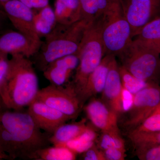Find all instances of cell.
Instances as JSON below:
<instances>
[{
    "instance_id": "8992f818",
    "label": "cell",
    "mask_w": 160,
    "mask_h": 160,
    "mask_svg": "<svg viewBox=\"0 0 160 160\" xmlns=\"http://www.w3.org/2000/svg\"><path fill=\"white\" fill-rule=\"evenodd\" d=\"M159 55L132 39L118 57L122 66L132 74L140 79L152 83L159 72Z\"/></svg>"
},
{
    "instance_id": "f546056e",
    "label": "cell",
    "mask_w": 160,
    "mask_h": 160,
    "mask_svg": "<svg viewBox=\"0 0 160 160\" xmlns=\"http://www.w3.org/2000/svg\"><path fill=\"white\" fill-rule=\"evenodd\" d=\"M102 151L106 160H123L126 157L125 149L110 147Z\"/></svg>"
},
{
    "instance_id": "d4e9b609",
    "label": "cell",
    "mask_w": 160,
    "mask_h": 160,
    "mask_svg": "<svg viewBox=\"0 0 160 160\" xmlns=\"http://www.w3.org/2000/svg\"><path fill=\"white\" fill-rule=\"evenodd\" d=\"M119 72L122 87L133 95L152 83L136 77L122 66H119Z\"/></svg>"
},
{
    "instance_id": "7c38bea8",
    "label": "cell",
    "mask_w": 160,
    "mask_h": 160,
    "mask_svg": "<svg viewBox=\"0 0 160 160\" xmlns=\"http://www.w3.org/2000/svg\"><path fill=\"white\" fill-rule=\"evenodd\" d=\"M42 42L30 39L19 32L8 30L0 35V52L8 55L22 54L30 58L38 51Z\"/></svg>"
},
{
    "instance_id": "8d00e7d4",
    "label": "cell",
    "mask_w": 160,
    "mask_h": 160,
    "mask_svg": "<svg viewBox=\"0 0 160 160\" xmlns=\"http://www.w3.org/2000/svg\"><path fill=\"white\" fill-rule=\"evenodd\" d=\"M0 153H4V152H3L1 151V150H0Z\"/></svg>"
},
{
    "instance_id": "2e32d148",
    "label": "cell",
    "mask_w": 160,
    "mask_h": 160,
    "mask_svg": "<svg viewBox=\"0 0 160 160\" xmlns=\"http://www.w3.org/2000/svg\"><path fill=\"white\" fill-rule=\"evenodd\" d=\"M113 55H106L101 63L89 75L87 82L79 97L82 106L89 98L102 92L105 86L109 66Z\"/></svg>"
},
{
    "instance_id": "484cf974",
    "label": "cell",
    "mask_w": 160,
    "mask_h": 160,
    "mask_svg": "<svg viewBox=\"0 0 160 160\" xmlns=\"http://www.w3.org/2000/svg\"><path fill=\"white\" fill-rule=\"evenodd\" d=\"M100 138V148L104 150L110 147L125 149V142L120 135V131L102 132Z\"/></svg>"
},
{
    "instance_id": "ba28073f",
    "label": "cell",
    "mask_w": 160,
    "mask_h": 160,
    "mask_svg": "<svg viewBox=\"0 0 160 160\" xmlns=\"http://www.w3.org/2000/svg\"><path fill=\"white\" fill-rule=\"evenodd\" d=\"M160 105L158 86L151 83L134 95L132 105L127 112L125 126L132 129L140 125Z\"/></svg>"
},
{
    "instance_id": "ffe728a7",
    "label": "cell",
    "mask_w": 160,
    "mask_h": 160,
    "mask_svg": "<svg viewBox=\"0 0 160 160\" xmlns=\"http://www.w3.org/2000/svg\"><path fill=\"white\" fill-rule=\"evenodd\" d=\"M32 9L36 31L42 39L49 34L56 25L54 10L49 4L40 9Z\"/></svg>"
},
{
    "instance_id": "e575fe53",
    "label": "cell",
    "mask_w": 160,
    "mask_h": 160,
    "mask_svg": "<svg viewBox=\"0 0 160 160\" xmlns=\"http://www.w3.org/2000/svg\"><path fill=\"white\" fill-rule=\"evenodd\" d=\"M3 159H10L9 156L6 153H0V160Z\"/></svg>"
},
{
    "instance_id": "52a82bcc",
    "label": "cell",
    "mask_w": 160,
    "mask_h": 160,
    "mask_svg": "<svg viewBox=\"0 0 160 160\" xmlns=\"http://www.w3.org/2000/svg\"><path fill=\"white\" fill-rule=\"evenodd\" d=\"M36 98L66 115L71 119L78 116L82 107L69 83L65 86L50 84L39 90Z\"/></svg>"
},
{
    "instance_id": "4fadbf2b",
    "label": "cell",
    "mask_w": 160,
    "mask_h": 160,
    "mask_svg": "<svg viewBox=\"0 0 160 160\" xmlns=\"http://www.w3.org/2000/svg\"><path fill=\"white\" fill-rule=\"evenodd\" d=\"M122 89L119 72V65L116 56H113L110 62L106 83L102 92V102L118 116L124 112L122 103Z\"/></svg>"
},
{
    "instance_id": "d6986e66",
    "label": "cell",
    "mask_w": 160,
    "mask_h": 160,
    "mask_svg": "<svg viewBox=\"0 0 160 160\" xmlns=\"http://www.w3.org/2000/svg\"><path fill=\"white\" fill-rule=\"evenodd\" d=\"M134 38L141 45L160 53V16L146 24Z\"/></svg>"
},
{
    "instance_id": "1f68e13d",
    "label": "cell",
    "mask_w": 160,
    "mask_h": 160,
    "mask_svg": "<svg viewBox=\"0 0 160 160\" xmlns=\"http://www.w3.org/2000/svg\"><path fill=\"white\" fill-rule=\"evenodd\" d=\"M134 95L132 94L129 91L123 87L122 91V103L124 112L128 111L131 107L133 102Z\"/></svg>"
},
{
    "instance_id": "d590c367",
    "label": "cell",
    "mask_w": 160,
    "mask_h": 160,
    "mask_svg": "<svg viewBox=\"0 0 160 160\" xmlns=\"http://www.w3.org/2000/svg\"><path fill=\"white\" fill-rule=\"evenodd\" d=\"M9 1V0H0V9H1V10H2V5L3 3L7 2V1Z\"/></svg>"
},
{
    "instance_id": "836d02e7",
    "label": "cell",
    "mask_w": 160,
    "mask_h": 160,
    "mask_svg": "<svg viewBox=\"0 0 160 160\" xmlns=\"http://www.w3.org/2000/svg\"><path fill=\"white\" fill-rule=\"evenodd\" d=\"M8 20L5 12L0 9V35L8 30L6 28Z\"/></svg>"
},
{
    "instance_id": "f1b7e54d",
    "label": "cell",
    "mask_w": 160,
    "mask_h": 160,
    "mask_svg": "<svg viewBox=\"0 0 160 160\" xmlns=\"http://www.w3.org/2000/svg\"><path fill=\"white\" fill-rule=\"evenodd\" d=\"M138 158L141 160H160V145L136 150Z\"/></svg>"
},
{
    "instance_id": "6da1fadb",
    "label": "cell",
    "mask_w": 160,
    "mask_h": 160,
    "mask_svg": "<svg viewBox=\"0 0 160 160\" xmlns=\"http://www.w3.org/2000/svg\"><path fill=\"white\" fill-rule=\"evenodd\" d=\"M50 135L36 126L27 111L0 107V150L10 159L32 160L35 152L49 146Z\"/></svg>"
},
{
    "instance_id": "9a60e30c",
    "label": "cell",
    "mask_w": 160,
    "mask_h": 160,
    "mask_svg": "<svg viewBox=\"0 0 160 160\" xmlns=\"http://www.w3.org/2000/svg\"><path fill=\"white\" fill-rule=\"evenodd\" d=\"M85 110L92 124L102 132L120 131L118 125V115L102 101L92 100L86 106Z\"/></svg>"
},
{
    "instance_id": "4dcf8cb0",
    "label": "cell",
    "mask_w": 160,
    "mask_h": 160,
    "mask_svg": "<svg viewBox=\"0 0 160 160\" xmlns=\"http://www.w3.org/2000/svg\"><path fill=\"white\" fill-rule=\"evenodd\" d=\"M83 153L85 160H106L102 150H99L94 145Z\"/></svg>"
},
{
    "instance_id": "cb8c5ba5",
    "label": "cell",
    "mask_w": 160,
    "mask_h": 160,
    "mask_svg": "<svg viewBox=\"0 0 160 160\" xmlns=\"http://www.w3.org/2000/svg\"><path fill=\"white\" fill-rule=\"evenodd\" d=\"M128 137L136 150L160 144V132H149L131 130Z\"/></svg>"
},
{
    "instance_id": "4316f807",
    "label": "cell",
    "mask_w": 160,
    "mask_h": 160,
    "mask_svg": "<svg viewBox=\"0 0 160 160\" xmlns=\"http://www.w3.org/2000/svg\"><path fill=\"white\" fill-rule=\"evenodd\" d=\"M132 130L149 132H160V105L142 122Z\"/></svg>"
},
{
    "instance_id": "5bb4252c",
    "label": "cell",
    "mask_w": 160,
    "mask_h": 160,
    "mask_svg": "<svg viewBox=\"0 0 160 160\" xmlns=\"http://www.w3.org/2000/svg\"><path fill=\"white\" fill-rule=\"evenodd\" d=\"M79 62L77 52L59 58L49 63L43 71V76L50 84L63 86L68 82Z\"/></svg>"
},
{
    "instance_id": "d6a6232c",
    "label": "cell",
    "mask_w": 160,
    "mask_h": 160,
    "mask_svg": "<svg viewBox=\"0 0 160 160\" xmlns=\"http://www.w3.org/2000/svg\"><path fill=\"white\" fill-rule=\"evenodd\" d=\"M32 9H39L49 4V0H19Z\"/></svg>"
},
{
    "instance_id": "5b68a950",
    "label": "cell",
    "mask_w": 160,
    "mask_h": 160,
    "mask_svg": "<svg viewBox=\"0 0 160 160\" xmlns=\"http://www.w3.org/2000/svg\"><path fill=\"white\" fill-rule=\"evenodd\" d=\"M102 18L105 55L118 57L132 40L130 26L124 13L123 0H109Z\"/></svg>"
},
{
    "instance_id": "7402d4cb",
    "label": "cell",
    "mask_w": 160,
    "mask_h": 160,
    "mask_svg": "<svg viewBox=\"0 0 160 160\" xmlns=\"http://www.w3.org/2000/svg\"><path fill=\"white\" fill-rule=\"evenodd\" d=\"M97 137L96 132L89 127L77 137L61 146L69 148L76 154L83 153L94 145Z\"/></svg>"
},
{
    "instance_id": "30bf717a",
    "label": "cell",
    "mask_w": 160,
    "mask_h": 160,
    "mask_svg": "<svg viewBox=\"0 0 160 160\" xmlns=\"http://www.w3.org/2000/svg\"><path fill=\"white\" fill-rule=\"evenodd\" d=\"M2 9L18 32L29 38L42 42L35 28L33 9L19 0H9L3 3Z\"/></svg>"
},
{
    "instance_id": "603a6c76",
    "label": "cell",
    "mask_w": 160,
    "mask_h": 160,
    "mask_svg": "<svg viewBox=\"0 0 160 160\" xmlns=\"http://www.w3.org/2000/svg\"><path fill=\"white\" fill-rule=\"evenodd\" d=\"M109 0H79L82 19L90 22L102 14Z\"/></svg>"
},
{
    "instance_id": "7a4b0ae2",
    "label": "cell",
    "mask_w": 160,
    "mask_h": 160,
    "mask_svg": "<svg viewBox=\"0 0 160 160\" xmlns=\"http://www.w3.org/2000/svg\"><path fill=\"white\" fill-rule=\"evenodd\" d=\"M11 56L6 79L4 105L9 109L22 110L36 98L39 90L38 80L31 60L22 54Z\"/></svg>"
},
{
    "instance_id": "ac0fdd59",
    "label": "cell",
    "mask_w": 160,
    "mask_h": 160,
    "mask_svg": "<svg viewBox=\"0 0 160 160\" xmlns=\"http://www.w3.org/2000/svg\"><path fill=\"white\" fill-rule=\"evenodd\" d=\"M85 123L86 121L82 120L78 122L64 123L61 125L50 135L49 138L50 144L61 146L77 137L89 128Z\"/></svg>"
},
{
    "instance_id": "8fae6325",
    "label": "cell",
    "mask_w": 160,
    "mask_h": 160,
    "mask_svg": "<svg viewBox=\"0 0 160 160\" xmlns=\"http://www.w3.org/2000/svg\"><path fill=\"white\" fill-rule=\"evenodd\" d=\"M26 111L42 131L51 135L60 126L71 119L68 116L35 98Z\"/></svg>"
},
{
    "instance_id": "277c9868",
    "label": "cell",
    "mask_w": 160,
    "mask_h": 160,
    "mask_svg": "<svg viewBox=\"0 0 160 160\" xmlns=\"http://www.w3.org/2000/svg\"><path fill=\"white\" fill-rule=\"evenodd\" d=\"M102 15L88 23L77 51L79 62L70 84L78 98L89 75L105 56L102 39Z\"/></svg>"
},
{
    "instance_id": "44dd1931",
    "label": "cell",
    "mask_w": 160,
    "mask_h": 160,
    "mask_svg": "<svg viewBox=\"0 0 160 160\" xmlns=\"http://www.w3.org/2000/svg\"><path fill=\"white\" fill-rule=\"evenodd\" d=\"M77 155L65 146H49L35 152L32 160H74L76 159Z\"/></svg>"
},
{
    "instance_id": "e0dca14e",
    "label": "cell",
    "mask_w": 160,
    "mask_h": 160,
    "mask_svg": "<svg viewBox=\"0 0 160 160\" xmlns=\"http://www.w3.org/2000/svg\"><path fill=\"white\" fill-rule=\"evenodd\" d=\"M53 10L58 24L69 25L82 20L79 0H56Z\"/></svg>"
},
{
    "instance_id": "9c48e42d",
    "label": "cell",
    "mask_w": 160,
    "mask_h": 160,
    "mask_svg": "<svg viewBox=\"0 0 160 160\" xmlns=\"http://www.w3.org/2000/svg\"><path fill=\"white\" fill-rule=\"evenodd\" d=\"M123 4L132 39L146 24L160 16V0H126Z\"/></svg>"
},
{
    "instance_id": "3957f363",
    "label": "cell",
    "mask_w": 160,
    "mask_h": 160,
    "mask_svg": "<svg viewBox=\"0 0 160 160\" xmlns=\"http://www.w3.org/2000/svg\"><path fill=\"white\" fill-rule=\"evenodd\" d=\"M89 22L82 19L69 25L57 23L52 31L44 38L38 51L32 57L33 65L43 72L52 61L76 53Z\"/></svg>"
},
{
    "instance_id": "83f0119b",
    "label": "cell",
    "mask_w": 160,
    "mask_h": 160,
    "mask_svg": "<svg viewBox=\"0 0 160 160\" xmlns=\"http://www.w3.org/2000/svg\"><path fill=\"white\" fill-rule=\"evenodd\" d=\"M8 55L0 52V94L4 105L6 100V79L9 67Z\"/></svg>"
}]
</instances>
